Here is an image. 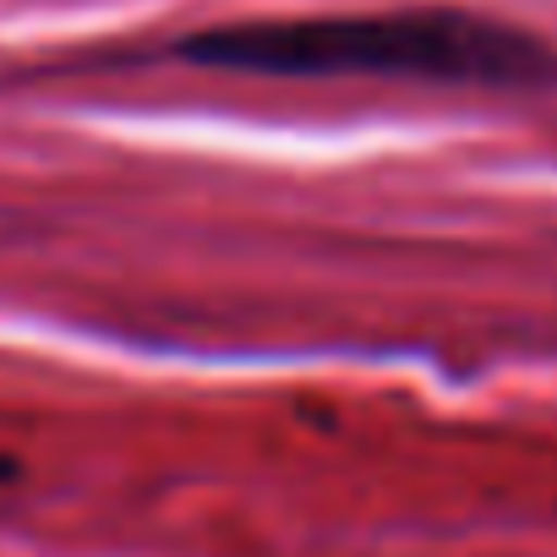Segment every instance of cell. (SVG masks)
<instances>
[{
  "label": "cell",
  "instance_id": "2",
  "mask_svg": "<svg viewBox=\"0 0 557 557\" xmlns=\"http://www.w3.org/2000/svg\"><path fill=\"white\" fill-rule=\"evenodd\" d=\"M0 475H7V465H0Z\"/></svg>",
  "mask_w": 557,
  "mask_h": 557
},
{
  "label": "cell",
  "instance_id": "1",
  "mask_svg": "<svg viewBox=\"0 0 557 557\" xmlns=\"http://www.w3.org/2000/svg\"><path fill=\"white\" fill-rule=\"evenodd\" d=\"M175 55L246 77H405L486 94H541L557 83V50L541 34L465 7L251 17L186 34Z\"/></svg>",
  "mask_w": 557,
  "mask_h": 557
}]
</instances>
